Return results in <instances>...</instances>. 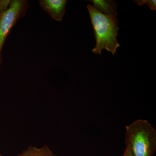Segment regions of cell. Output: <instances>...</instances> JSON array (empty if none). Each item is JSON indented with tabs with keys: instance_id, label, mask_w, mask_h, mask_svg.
Returning a JSON list of instances; mask_svg holds the SVG:
<instances>
[{
	"instance_id": "cell-2",
	"label": "cell",
	"mask_w": 156,
	"mask_h": 156,
	"mask_svg": "<svg viewBox=\"0 0 156 156\" xmlns=\"http://www.w3.org/2000/svg\"><path fill=\"white\" fill-rule=\"evenodd\" d=\"M126 142L132 156H152L156 149L155 129L147 120H136L126 127Z\"/></svg>"
},
{
	"instance_id": "cell-6",
	"label": "cell",
	"mask_w": 156,
	"mask_h": 156,
	"mask_svg": "<svg viewBox=\"0 0 156 156\" xmlns=\"http://www.w3.org/2000/svg\"><path fill=\"white\" fill-rule=\"evenodd\" d=\"M18 156H55L50 148L44 145L41 147L30 146Z\"/></svg>"
},
{
	"instance_id": "cell-5",
	"label": "cell",
	"mask_w": 156,
	"mask_h": 156,
	"mask_svg": "<svg viewBox=\"0 0 156 156\" xmlns=\"http://www.w3.org/2000/svg\"><path fill=\"white\" fill-rule=\"evenodd\" d=\"M93 7L97 11L107 16H117L118 3L112 0H92Z\"/></svg>"
},
{
	"instance_id": "cell-3",
	"label": "cell",
	"mask_w": 156,
	"mask_h": 156,
	"mask_svg": "<svg viewBox=\"0 0 156 156\" xmlns=\"http://www.w3.org/2000/svg\"><path fill=\"white\" fill-rule=\"evenodd\" d=\"M29 8L27 0H11L8 9L0 14V68L3 46L17 20L25 16Z\"/></svg>"
},
{
	"instance_id": "cell-11",
	"label": "cell",
	"mask_w": 156,
	"mask_h": 156,
	"mask_svg": "<svg viewBox=\"0 0 156 156\" xmlns=\"http://www.w3.org/2000/svg\"><path fill=\"white\" fill-rule=\"evenodd\" d=\"M0 156H2V155L1 154H0Z\"/></svg>"
},
{
	"instance_id": "cell-10",
	"label": "cell",
	"mask_w": 156,
	"mask_h": 156,
	"mask_svg": "<svg viewBox=\"0 0 156 156\" xmlns=\"http://www.w3.org/2000/svg\"><path fill=\"white\" fill-rule=\"evenodd\" d=\"M2 13H1V11H0V14H2Z\"/></svg>"
},
{
	"instance_id": "cell-8",
	"label": "cell",
	"mask_w": 156,
	"mask_h": 156,
	"mask_svg": "<svg viewBox=\"0 0 156 156\" xmlns=\"http://www.w3.org/2000/svg\"><path fill=\"white\" fill-rule=\"evenodd\" d=\"M11 0H0V11L2 13L9 8Z\"/></svg>"
},
{
	"instance_id": "cell-7",
	"label": "cell",
	"mask_w": 156,
	"mask_h": 156,
	"mask_svg": "<svg viewBox=\"0 0 156 156\" xmlns=\"http://www.w3.org/2000/svg\"><path fill=\"white\" fill-rule=\"evenodd\" d=\"M134 2L139 6H143L147 4L151 10H156V1L155 0H134Z\"/></svg>"
},
{
	"instance_id": "cell-1",
	"label": "cell",
	"mask_w": 156,
	"mask_h": 156,
	"mask_svg": "<svg viewBox=\"0 0 156 156\" xmlns=\"http://www.w3.org/2000/svg\"><path fill=\"white\" fill-rule=\"evenodd\" d=\"M87 7L96 40V45L92 52L101 55L102 50L105 49L114 55L120 46L117 39L119 29L117 16L101 14L92 5H87Z\"/></svg>"
},
{
	"instance_id": "cell-4",
	"label": "cell",
	"mask_w": 156,
	"mask_h": 156,
	"mask_svg": "<svg viewBox=\"0 0 156 156\" xmlns=\"http://www.w3.org/2000/svg\"><path fill=\"white\" fill-rule=\"evenodd\" d=\"M66 0H40L41 9L52 19L60 22L65 13Z\"/></svg>"
},
{
	"instance_id": "cell-9",
	"label": "cell",
	"mask_w": 156,
	"mask_h": 156,
	"mask_svg": "<svg viewBox=\"0 0 156 156\" xmlns=\"http://www.w3.org/2000/svg\"><path fill=\"white\" fill-rule=\"evenodd\" d=\"M123 156H133L130 148L128 146H126V150Z\"/></svg>"
},
{
	"instance_id": "cell-12",
	"label": "cell",
	"mask_w": 156,
	"mask_h": 156,
	"mask_svg": "<svg viewBox=\"0 0 156 156\" xmlns=\"http://www.w3.org/2000/svg\"><path fill=\"white\" fill-rule=\"evenodd\" d=\"M0 69H1V68H0Z\"/></svg>"
}]
</instances>
